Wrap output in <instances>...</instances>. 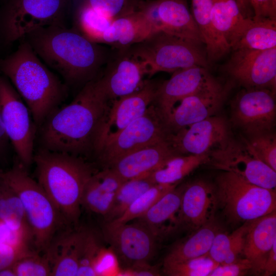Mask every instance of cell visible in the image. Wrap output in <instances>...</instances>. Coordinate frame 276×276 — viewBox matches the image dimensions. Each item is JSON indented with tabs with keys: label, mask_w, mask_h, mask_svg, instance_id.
<instances>
[{
	"label": "cell",
	"mask_w": 276,
	"mask_h": 276,
	"mask_svg": "<svg viewBox=\"0 0 276 276\" xmlns=\"http://www.w3.org/2000/svg\"><path fill=\"white\" fill-rule=\"evenodd\" d=\"M111 102L99 76L87 82L71 102L55 109L42 124L40 148L93 159L97 133Z\"/></svg>",
	"instance_id": "6da1fadb"
},
{
	"label": "cell",
	"mask_w": 276,
	"mask_h": 276,
	"mask_svg": "<svg viewBox=\"0 0 276 276\" xmlns=\"http://www.w3.org/2000/svg\"><path fill=\"white\" fill-rule=\"evenodd\" d=\"M24 39L39 58L58 74L68 86L82 87L97 78L112 51L92 41L74 28L52 25L41 28Z\"/></svg>",
	"instance_id": "7a4b0ae2"
},
{
	"label": "cell",
	"mask_w": 276,
	"mask_h": 276,
	"mask_svg": "<svg viewBox=\"0 0 276 276\" xmlns=\"http://www.w3.org/2000/svg\"><path fill=\"white\" fill-rule=\"evenodd\" d=\"M0 59V73L11 83L40 127L66 99L68 87L39 58L25 39Z\"/></svg>",
	"instance_id": "3957f363"
},
{
	"label": "cell",
	"mask_w": 276,
	"mask_h": 276,
	"mask_svg": "<svg viewBox=\"0 0 276 276\" xmlns=\"http://www.w3.org/2000/svg\"><path fill=\"white\" fill-rule=\"evenodd\" d=\"M37 182L70 227L78 226L85 186L97 170L93 163L66 153L40 148L34 155Z\"/></svg>",
	"instance_id": "277c9868"
},
{
	"label": "cell",
	"mask_w": 276,
	"mask_h": 276,
	"mask_svg": "<svg viewBox=\"0 0 276 276\" xmlns=\"http://www.w3.org/2000/svg\"><path fill=\"white\" fill-rule=\"evenodd\" d=\"M1 178L18 195L23 205L35 250L45 254L55 237L70 227L37 180L20 162L0 171Z\"/></svg>",
	"instance_id": "5b68a950"
},
{
	"label": "cell",
	"mask_w": 276,
	"mask_h": 276,
	"mask_svg": "<svg viewBox=\"0 0 276 276\" xmlns=\"http://www.w3.org/2000/svg\"><path fill=\"white\" fill-rule=\"evenodd\" d=\"M203 43L163 31H156L129 48L147 65L148 77L160 72L174 73L195 66L208 67Z\"/></svg>",
	"instance_id": "8992f818"
},
{
	"label": "cell",
	"mask_w": 276,
	"mask_h": 276,
	"mask_svg": "<svg viewBox=\"0 0 276 276\" xmlns=\"http://www.w3.org/2000/svg\"><path fill=\"white\" fill-rule=\"evenodd\" d=\"M214 184L217 209L232 223H243L276 210L275 190L256 186L226 171L216 176Z\"/></svg>",
	"instance_id": "52a82bcc"
},
{
	"label": "cell",
	"mask_w": 276,
	"mask_h": 276,
	"mask_svg": "<svg viewBox=\"0 0 276 276\" xmlns=\"http://www.w3.org/2000/svg\"><path fill=\"white\" fill-rule=\"evenodd\" d=\"M71 0H8L0 10V42L8 45L41 28L64 25Z\"/></svg>",
	"instance_id": "ba28073f"
},
{
	"label": "cell",
	"mask_w": 276,
	"mask_h": 276,
	"mask_svg": "<svg viewBox=\"0 0 276 276\" xmlns=\"http://www.w3.org/2000/svg\"><path fill=\"white\" fill-rule=\"evenodd\" d=\"M169 132L160 112L152 104L146 112L105 144L93 160L101 169L108 168L124 155L166 141Z\"/></svg>",
	"instance_id": "9c48e42d"
},
{
	"label": "cell",
	"mask_w": 276,
	"mask_h": 276,
	"mask_svg": "<svg viewBox=\"0 0 276 276\" xmlns=\"http://www.w3.org/2000/svg\"><path fill=\"white\" fill-rule=\"evenodd\" d=\"M0 111L10 143L19 162L27 168L33 162L37 127L27 105L9 81L1 74Z\"/></svg>",
	"instance_id": "30bf717a"
},
{
	"label": "cell",
	"mask_w": 276,
	"mask_h": 276,
	"mask_svg": "<svg viewBox=\"0 0 276 276\" xmlns=\"http://www.w3.org/2000/svg\"><path fill=\"white\" fill-rule=\"evenodd\" d=\"M101 236L125 270L149 263L156 250L158 239L139 220L132 223L104 222Z\"/></svg>",
	"instance_id": "8fae6325"
},
{
	"label": "cell",
	"mask_w": 276,
	"mask_h": 276,
	"mask_svg": "<svg viewBox=\"0 0 276 276\" xmlns=\"http://www.w3.org/2000/svg\"><path fill=\"white\" fill-rule=\"evenodd\" d=\"M206 164L240 176L256 186L275 190L276 171L260 160L243 141L232 136L208 154Z\"/></svg>",
	"instance_id": "7c38bea8"
},
{
	"label": "cell",
	"mask_w": 276,
	"mask_h": 276,
	"mask_svg": "<svg viewBox=\"0 0 276 276\" xmlns=\"http://www.w3.org/2000/svg\"><path fill=\"white\" fill-rule=\"evenodd\" d=\"M233 124L247 136L272 131L275 125V91L243 88L231 104Z\"/></svg>",
	"instance_id": "4fadbf2b"
},
{
	"label": "cell",
	"mask_w": 276,
	"mask_h": 276,
	"mask_svg": "<svg viewBox=\"0 0 276 276\" xmlns=\"http://www.w3.org/2000/svg\"><path fill=\"white\" fill-rule=\"evenodd\" d=\"M160 83L147 80L137 91L111 101L97 133L93 160L105 144L146 112L154 101Z\"/></svg>",
	"instance_id": "5bb4252c"
},
{
	"label": "cell",
	"mask_w": 276,
	"mask_h": 276,
	"mask_svg": "<svg viewBox=\"0 0 276 276\" xmlns=\"http://www.w3.org/2000/svg\"><path fill=\"white\" fill-rule=\"evenodd\" d=\"M233 51L223 68L234 82L245 88H264L275 91L276 48Z\"/></svg>",
	"instance_id": "9a60e30c"
},
{
	"label": "cell",
	"mask_w": 276,
	"mask_h": 276,
	"mask_svg": "<svg viewBox=\"0 0 276 276\" xmlns=\"http://www.w3.org/2000/svg\"><path fill=\"white\" fill-rule=\"evenodd\" d=\"M229 122L214 115L169 133L166 141L178 155L208 154L232 136Z\"/></svg>",
	"instance_id": "2e32d148"
},
{
	"label": "cell",
	"mask_w": 276,
	"mask_h": 276,
	"mask_svg": "<svg viewBox=\"0 0 276 276\" xmlns=\"http://www.w3.org/2000/svg\"><path fill=\"white\" fill-rule=\"evenodd\" d=\"M146 76L147 65L128 48L112 49L99 78L108 98L113 101L139 90L147 80Z\"/></svg>",
	"instance_id": "e0dca14e"
},
{
	"label": "cell",
	"mask_w": 276,
	"mask_h": 276,
	"mask_svg": "<svg viewBox=\"0 0 276 276\" xmlns=\"http://www.w3.org/2000/svg\"><path fill=\"white\" fill-rule=\"evenodd\" d=\"M139 9L148 17L157 31L204 44L186 0H142Z\"/></svg>",
	"instance_id": "ac0fdd59"
},
{
	"label": "cell",
	"mask_w": 276,
	"mask_h": 276,
	"mask_svg": "<svg viewBox=\"0 0 276 276\" xmlns=\"http://www.w3.org/2000/svg\"><path fill=\"white\" fill-rule=\"evenodd\" d=\"M220 84L207 67L195 66L180 70L160 83L153 104L165 120L173 106L181 99Z\"/></svg>",
	"instance_id": "d6986e66"
},
{
	"label": "cell",
	"mask_w": 276,
	"mask_h": 276,
	"mask_svg": "<svg viewBox=\"0 0 276 276\" xmlns=\"http://www.w3.org/2000/svg\"><path fill=\"white\" fill-rule=\"evenodd\" d=\"M217 209L214 182L197 179L185 184L177 217V229L191 233L215 219Z\"/></svg>",
	"instance_id": "ffe728a7"
},
{
	"label": "cell",
	"mask_w": 276,
	"mask_h": 276,
	"mask_svg": "<svg viewBox=\"0 0 276 276\" xmlns=\"http://www.w3.org/2000/svg\"><path fill=\"white\" fill-rule=\"evenodd\" d=\"M227 90L221 83L178 101L165 122L169 133L216 115L226 97Z\"/></svg>",
	"instance_id": "44dd1931"
},
{
	"label": "cell",
	"mask_w": 276,
	"mask_h": 276,
	"mask_svg": "<svg viewBox=\"0 0 276 276\" xmlns=\"http://www.w3.org/2000/svg\"><path fill=\"white\" fill-rule=\"evenodd\" d=\"M86 227H69L59 234L46 254L51 266V275L77 276Z\"/></svg>",
	"instance_id": "7402d4cb"
},
{
	"label": "cell",
	"mask_w": 276,
	"mask_h": 276,
	"mask_svg": "<svg viewBox=\"0 0 276 276\" xmlns=\"http://www.w3.org/2000/svg\"><path fill=\"white\" fill-rule=\"evenodd\" d=\"M275 242L276 210L251 221L243 250V257L251 264V273L262 274L266 260Z\"/></svg>",
	"instance_id": "603a6c76"
},
{
	"label": "cell",
	"mask_w": 276,
	"mask_h": 276,
	"mask_svg": "<svg viewBox=\"0 0 276 276\" xmlns=\"http://www.w3.org/2000/svg\"><path fill=\"white\" fill-rule=\"evenodd\" d=\"M156 31L148 17L139 9L114 19L99 43L108 45L114 50L128 49Z\"/></svg>",
	"instance_id": "cb8c5ba5"
},
{
	"label": "cell",
	"mask_w": 276,
	"mask_h": 276,
	"mask_svg": "<svg viewBox=\"0 0 276 276\" xmlns=\"http://www.w3.org/2000/svg\"><path fill=\"white\" fill-rule=\"evenodd\" d=\"M176 154L167 141L145 147L122 157L109 168L123 179L150 174L166 159Z\"/></svg>",
	"instance_id": "d4e9b609"
},
{
	"label": "cell",
	"mask_w": 276,
	"mask_h": 276,
	"mask_svg": "<svg viewBox=\"0 0 276 276\" xmlns=\"http://www.w3.org/2000/svg\"><path fill=\"white\" fill-rule=\"evenodd\" d=\"M125 181L110 168L97 170L85 186L81 206L104 218L110 210L115 195Z\"/></svg>",
	"instance_id": "484cf974"
},
{
	"label": "cell",
	"mask_w": 276,
	"mask_h": 276,
	"mask_svg": "<svg viewBox=\"0 0 276 276\" xmlns=\"http://www.w3.org/2000/svg\"><path fill=\"white\" fill-rule=\"evenodd\" d=\"M185 185L170 190L137 219L158 240L177 229V217Z\"/></svg>",
	"instance_id": "4316f807"
},
{
	"label": "cell",
	"mask_w": 276,
	"mask_h": 276,
	"mask_svg": "<svg viewBox=\"0 0 276 276\" xmlns=\"http://www.w3.org/2000/svg\"><path fill=\"white\" fill-rule=\"evenodd\" d=\"M229 46L232 50L276 48V19L246 17Z\"/></svg>",
	"instance_id": "83f0119b"
},
{
	"label": "cell",
	"mask_w": 276,
	"mask_h": 276,
	"mask_svg": "<svg viewBox=\"0 0 276 276\" xmlns=\"http://www.w3.org/2000/svg\"><path fill=\"white\" fill-rule=\"evenodd\" d=\"M212 7V0H191V12L203 38L209 62L219 59L231 50L214 27Z\"/></svg>",
	"instance_id": "f1b7e54d"
},
{
	"label": "cell",
	"mask_w": 276,
	"mask_h": 276,
	"mask_svg": "<svg viewBox=\"0 0 276 276\" xmlns=\"http://www.w3.org/2000/svg\"><path fill=\"white\" fill-rule=\"evenodd\" d=\"M220 231V226L215 219L203 225L175 244L165 257L163 264L185 261L208 254L215 236Z\"/></svg>",
	"instance_id": "f546056e"
},
{
	"label": "cell",
	"mask_w": 276,
	"mask_h": 276,
	"mask_svg": "<svg viewBox=\"0 0 276 276\" xmlns=\"http://www.w3.org/2000/svg\"><path fill=\"white\" fill-rule=\"evenodd\" d=\"M208 154L174 155L153 171L150 176L155 184L176 185L201 165L206 164Z\"/></svg>",
	"instance_id": "4dcf8cb0"
},
{
	"label": "cell",
	"mask_w": 276,
	"mask_h": 276,
	"mask_svg": "<svg viewBox=\"0 0 276 276\" xmlns=\"http://www.w3.org/2000/svg\"><path fill=\"white\" fill-rule=\"evenodd\" d=\"M251 221L242 223L231 234L221 231L218 232L208 256L218 264L232 263L243 258L245 237Z\"/></svg>",
	"instance_id": "1f68e13d"
},
{
	"label": "cell",
	"mask_w": 276,
	"mask_h": 276,
	"mask_svg": "<svg viewBox=\"0 0 276 276\" xmlns=\"http://www.w3.org/2000/svg\"><path fill=\"white\" fill-rule=\"evenodd\" d=\"M241 1L212 0L211 17L214 27L229 45L246 17L241 12Z\"/></svg>",
	"instance_id": "d6a6232c"
},
{
	"label": "cell",
	"mask_w": 276,
	"mask_h": 276,
	"mask_svg": "<svg viewBox=\"0 0 276 276\" xmlns=\"http://www.w3.org/2000/svg\"><path fill=\"white\" fill-rule=\"evenodd\" d=\"M0 220L22 234L32 244L31 229L20 199L1 177Z\"/></svg>",
	"instance_id": "836d02e7"
},
{
	"label": "cell",
	"mask_w": 276,
	"mask_h": 276,
	"mask_svg": "<svg viewBox=\"0 0 276 276\" xmlns=\"http://www.w3.org/2000/svg\"><path fill=\"white\" fill-rule=\"evenodd\" d=\"M70 6L73 14L74 28L89 40L99 43L104 33L114 19L85 5Z\"/></svg>",
	"instance_id": "e575fe53"
},
{
	"label": "cell",
	"mask_w": 276,
	"mask_h": 276,
	"mask_svg": "<svg viewBox=\"0 0 276 276\" xmlns=\"http://www.w3.org/2000/svg\"><path fill=\"white\" fill-rule=\"evenodd\" d=\"M155 184L150 174L125 180L117 191L110 210L103 218L104 222L119 218L139 196Z\"/></svg>",
	"instance_id": "d590c367"
},
{
	"label": "cell",
	"mask_w": 276,
	"mask_h": 276,
	"mask_svg": "<svg viewBox=\"0 0 276 276\" xmlns=\"http://www.w3.org/2000/svg\"><path fill=\"white\" fill-rule=\"evenodd\" d=\"M176 186V185L155 184L139 196L122 215L112 221L125 223L140 218L163 196Z\"/></svg>",
	"instance_id": "8d00e7d4"
},
{
	"label": "cell",
	"mask_w": 276,
	"mask_h": 276,
	"mask_svg": "<svg viewBox=\"0 0 276 276\" xmlns=\"http://www.w3.org/2000/svg\"><path fill=\"white\" fill-rule=\"evenodd\" d=\"M218 265L206 254L185 261L163 264V272L170 276H209Z\"/></svg>",
	"instance_id": "74e56055"
},
{
	"label": "cell",
	"mask_w": 276,
	"mask_h": 276,
	"mask_svg": "<svg viewBox=\"0 0 276 276\" xmlns=\"http://www.w3.org/2000/svg\"><path fill=\"white\" fill-rule=\"evenodd\" d=\"M142 0H71L70 5H85L98 13L116 19L139 10Z\"/></svg>",
	"instance_id": "f35d334b"
},
{
	"label": "cell",
	"mask_w": 276,
	"mask_h": 276,
	"mask_svg": "<svg viewBox=\"0 0 276 276\" xmlns=\"http://www.w3.org/2000/svg\"><path fill=\"white\" fill-rule=\"evenodd\" d=\"M99 236L93 229L86 228L77 276H95V266L103 249Z\"/></svg>",
	"instance_id": "ab89813d"
},
{
	"label": "cell",
	"mask_w": 276,
	"mask_h": 276,
	"mask_svg": "<svg viewBox=\"0 0 276 276\" xmlns=\"http://www.w3.org/2000/svg\"><path fill=\"white\" fill-rule=\"evenodd\" d=\"M242 139L255 155L276 171V136L273 131L247 136Z\"/></svg>",
	"instance_id": "60d3db41"
},
{
	"label": "cell",
	"mask_w": 276,
	"mask_h": 276,
	"mask_svg": "<svg viewBox=\"0 0 276 276\" xmlns=\"http://www.w3.org/2000/svg\"><path fill=\"white\" fill-rule=\"evenodd\" d=\"M12 267L16 276L51 275V266L46 254L35 250L19 259Z\"/></svg>",
	"instance_id": "b9f144b4"
},
{
	"label": "cell",
	"mask_w": 276,
	"mask_h": 276,
	"mask_svg": "<svg viewBox=\"0 0 276 276\" xmlns=\"http://www.w3.org/2000/svg\"><path fill=\"white\" fill-rule=\"evenodd\" d=\"M252 266L245 258L228 264H218L209 276H242L251 273Z\"/></svg>",
	"instance_id": "7bdbcfd3"
},
{
	"label": "cell",
	"mask_w": 276,
	"mask_h": 276,
	"mask_svg": "<svg viewBox=\"0 0 276 276\" xmlns=\"http://www.w3.org/2000/svg\"><path fill=\"white\" fill-rule=\"evenodd\" d=\"M34 250L32 248L0 243V270L12 266L19 259Z\"/></svg>",
	"instance_id": "ee69618b"
},
{
	"label": "cell",
	"mask_w": 276,
	"mask_h": 276,
	"mask_svg": "<svg viewBox=\"0 0 276 276\" xmlns=\"http://www.w3.org/2000/svg\"><path fill=\"white\" fill-rule=\"evenodd\" d=\"M0 243L34 249L32 242L28 238L19 232L10 228L2 221H0Z\"/></svg>",
	"instance_id": "f6af8a7d"
},
{
	"label": "cell",
	"mask_w": 276,
	"mask_h": 276,
	"mask_svg": "<svg viewBox=\"0 0 276 276\" xmlns=\"http://www.w3.org/2000/svg\"><path fill=\"white\" fill-rule=\"evenodd\" d=\"M256 18L276 19V0H248Z\"/></svg>",
	"instance_id": "bcb514c9"
},
{
	"label": "cell",
	"mask_w": 276,
	"mask_h": 276,
	"mask_svg": "<svg viewBox=\"0 0 276 276\" xmlns=\"http://www.w3.org/2000/svg\"><path fill=\"white\" fill-rule=\"evenodd\" d=\"M121 274L124 275L154 276L159 275L160 272L155 267L151 266L149 263H144L125 269Z\"/></svg>",
	"instance_id": "7dc6e473"
},
{
	"label": "cell",
	"mask_w": 276,
	"mask_h": 276,
	"mask_svg": "<svg viewBox=\"0 0 276 276\" xmlns=\"http://www.w3.org/2000/svg\"><path fill=\"white\" fill-rule=\"evenodd\" d=\"M276 272V242L273 244L266 260L262 275L270 276Z\"/></svg>",
	"instance_id": "c3c4849f"
},
{
	"label": "cell",
	"mask_w": 276,
	"mask_h": 276,
	"mask_svg": "<svg viewBox=\"0 0 276 276\" xmlns=\"http://www.w3.org/2000/svg\"><path fill=\"white\" fill-rule=\"evenodd\" d=\"M10 142L5 130L0 111V159L5 156Z\"/></svg>",
	"instance_id": "681fc988"
},
{
	"label": "cell",
	"mask_w": 276,
	"mask_h": 276,
	"mask_svg": "<svg viewBox=\"0 0 276 276\" xmlns=\"http://www.w3.org/2000/svg\"><path fill=\"white\" fill-rule=\"evenodd\" d=\"M0 276H16L12 266L0 270Z\"/></svg>",
	"instance_id": "f907efd6"
},
{
	"label": "cell",
	"mask_w": 276,
	"mask_h": 276,
	"mask_svg": "<svg viewBox=\"0 0 276 276\" xmlns=\"http://www.w3.org/2000/svg\"><path fill=\"white\" fill-rule=\"evenodd\" d=\"M1 221V220H0Z\"/></svg>",
	"instance_id": "816d5d0a"
}]
</instances>
